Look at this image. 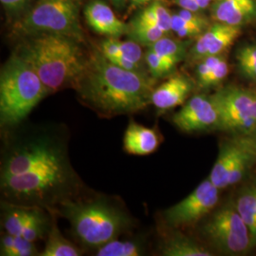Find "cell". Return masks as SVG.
<instances>
[{"instance_id": "8992f818", "label": "cell", "mask_w": 256, "mask_h": 256, "mask_svg": "<svg viewBox=\"0 0 256 256\" xmlns=\"http://www.w3.org/2000/svg\"><path fill=\"white\" fill-rule=\"evenodd\" d=\"M24 37L58 34L84 41L79 0H37L16 26Z\"/></svg>"}, {"instance_id": "1f68e13d", "label": "cell", "mask_w": 256, "mask_h": 256, "mask_svg": "<svg viewBox=\"0 0 256 256\" xmlns=\"http://www.w3.org/2000/svg\"><path fill=\"white\" fill-rule=\"evenodd\" d=\"M228 74H229V64H228V62L225 60V58H222L220 63L212 70V72L210 74L206 82L204 84L203 88H210V86L218 84L224 79H226Z\"/></svg>"}, {"instance_id": "f1b7e54d", "label": "cell", "mask_w": 256, "mask_h": 256, "mask_svg": "<svg viewBox=\"0 0 256 256\" xmlns=\"http://www.w3.org/2000/svg\"><path fill=\"white\" fill-rule=\"evenodd\" d=\"M205 28L194 25L182 18L178 14H173L172 18V32L180 38H192L200 36L205 32Z\"/></svg>"}, {"instance_id": "cb8c5ba5", "label": "cell", "mask_w": 256, "mask_h": 256, "mask_svg": "<svg viewBox=\"0 0 256 256\" xmlns=\"http://www.w3.org/2000/svg\"><path fill=\"white\" fill-rule=\"evenodd\" d=\"M0 256H38V250L34 242H30L26 238L12 236L4 232L0 239Z\"/></svg>"}, {"instance_id": "9c48e42d", "label": "cell", "mask_w": 256, "mask_h": 256, "mask_svg": "<svg viewBox=\"0 0 256 256\" xmlns=\"http://www.w3.org/2000/svg\"><path fill=\"white\" fill-rule=\"evenodd\" d=\"M220 191L210 178L204 180L182 202L165 210V222L172 228L198 223L216 208L220 200Z\"/></svg>"}, {"instance_id": "44dd1931", "label": "cell", "mask_w": 256, "mask_h": 256, "mask_svg": "<svg viewBox=\"0 0 256 256\" xmlns=\"http://www.w3.org/2000/svg\"><path fill=\"white\" fill-rule=\"evenodd\" d=\"M82 252L72 243L70 240L64 238L56 220L52 218V226L46 236V246L42 254V256H79Z\"/></svg>"}, {"instance_id": "83f0119b", "label": "cell", "mask_w": 256, "mask_h": 256, "mask_svg": "<svg viewBox=\"0 0 256 256\" xmlns=\"http://www.w3.org/2000/svg\"><path fill=\"white\" fill-rule=\"evenodd\" d=\"M236 60L241 74L256 82V45L241 48L236 54Z\"/></svg>"}, {"instance_id": "ac0fdd59", "label": "cell", "mask_w": 256, "mask_h": 256, "mask_svg": "<svg viewBox=\"0 0 256 256\" xmlns=\"http://www.w3.org/2000/svg\"><path fill=\"white\" fill-rule=\"evenodd\" d=\"M240 147L232 142L225 144L220 150V156L210 174V180L220 190L229 187L230 173L238 155Z\"/></svg>"}, {"instance_id": "30bf717a", "label": "cell", "mask_w": 256, "mask_h": 256, "mask_svg": "<svg viewBox=\"0 0 256 256\" xmlns=\"http://www.w3.org/2000/svg\"><path fill=\"white\" fill-rule=\"evenodd\" d=\"M176 128L185 133H194L218 128L220 114L212 97L196 95L173 118Z\"/></svg>"}, {"instance_id": "6da1fadb", "label": "cell", "mask_w": 256, "mask_h": 256, "mask_svg": "<svg viewBox=\"0 0 256 256\" xmlns=\"http://www.w3.org/2000/svg\"><path fill=\"white\" fill-rule=\"evenodd\" d=\"M82 187L70 160L64 130L36 126L10 135L0 170L4 202L52 210L80 196Z\"/></svg>"}, {"instance_id": "ffe728a7", "label": "cell", "mask_w": 256, "mask_h": 256, "mask_svg": "<svg viewBox=\"0 0 256 256\" xmlns=\"http://www.w3.org/2000/svg\"><path fill=\"white\" fill-rule=\"evenodd\" d=\"M162 254L164 256H212L210 250L198 242L180 234L168 238L162 245Z\"/></svg>"}, {"instance_id": "d4e9b609", "label": "cell", "mask_w": 256, "mask_h": 256, "mask_svg": "<svg viewBox=\"0 0 256 256\" xmlns=\"http://www.w3.org/2000/svg\"><path fill=\"white\" fill-rule=\"evenodd\" d=\"M128 32L129 40H132L140 46H151L156 42L166 36V32L156 26L140 22L134 19L130 24Z\"/></svg>"}, {"instance_id": "d590c367", "label": "cell", "mask_w": 256, "mask_h": 256, "mask_svg": "<svg viewBox=\"0 0 256 256\" xmlns=\"http://www.w3.org/2000/svg\"><path fill=\"white\" fill-rule=\"evenodd\" d=\"M174 3L182 10H187L191 12H200L202 10L200 5L196 0H174Z\"/></svg>"}, {"instance_id": "d6986e66", "label": "cell", "mask_w": 256, "mask_h": 256, "mask_svg": "<svg viewBox=\"0 0 256 256\" xmlns=\"http://www.w3.org/2000/svg\"><path fill=\"white\" fill-rule=\"evenodd\" d=\"M236 210L246 223L252 236V247H256V180L250 183L234 203Z\"/></svg>"}, {"instance_id": "4316f807", "label": "cell", "mask_w": 256, "mask_h": 256, "mask_svg": "<svg viewBox=\"0 0 256 256\" xmlns=\"http://www.w3.org/2000/svg\"><path fill=\"white\" fill-rule=\"evenodd\" d=\"M144 59L148 68V72L154 79H160L172 74L176 66V64L172 61L156 54L150 48H148L146 52Z\"/></svg>"}, {"instance_id": "9a60e30c", "label": "cell", "mask_w": 256, "mask_h": 256, "mask_svg": "<svg viewBox=\"0 0 256 256\" xmlns=\"http://www.w3.org/2000/svg\"><path fill=\"white\" fill-rule=\"evenodd\" d=\"M256 10L254 0H218L212 6V16L218 23L241 27Z\"/></svg>"}, {"instance_id": "ab89813d", "label": "cell", "mask_w": 256, "mask_h": 256, "mask_svg": "<svg viewBox=\"0 0 256 256\" xmlns=\"http://www.w3.org/2000/svg\"><path fill=\"white\" fill-rule=\"evenodd\" d=\"M151 1H152V2H153V1H162V2H164V0H151Z\"/></svg>"}, {"instance_id": "8d00e7d4", "label": "cell", "mask_w": 256, "mask_h": 256, "mask_svg": "<svg viewBox=\"0 0 256 256\" xmlns=\"http://www.w3.org/2000/svg\"><path fill=\"white\" fill-rule=\"evenodd\" d=\"M130 1H131V5L134 7H142L152 2L151 0H130Z\"/></svg>"}, {"instance_id": "74e56055", "label": "cell", "mask_w": 256, "mask_h": 256, "mask_svg": "<svg viewBox=\"0 0 256 256\" xmlns=\"http://www.w3.org/2000/svg\"><path fill=\"white\" fill-rule=\"evenodd\" d=\"M198 2V4L200 5V7L202 10H206L210 6L212 0H196Z\"/></svg>"}, {"instance_id": "d6a6232c", "label": "cell", "mask_w": 256, "mask_h": 256, "mask_svg": "<svg viewBox=\"0 0 256 256\" xmlns=\"http://www.w3.org/2000/svg\"><path fill=\"white\" fill-rule=\"evenodd\" d=\"M234 142L245 149L254 160H256V129L248 134L240 135Z\"/></svg>"}, {"instance_id": "f35d334b", "label": "cell", "mask_w": 256, "mask_h": 256, "mask_svg": "<svg viewBox=\"0 0 256 256\" xmlns=\"http://www.w3.org/2000/svg\"><path fill=\"white\" fill-rule=\"evenodd\" d=\"M111 1H112L113 4H114L116 7H118V8L124 7V4H126V0H111Z\"/></svg>"}, {"instance_id": "7402d4cb", "label": "cell", "mask_w": 256, "mask_h": 256, "mask_svg": "<svg viewBox=\"0 0 256 256\" xmlns=\"http://www.w3.org/2000/svg\"><path fill=\"white\" fill-rule=\"evenodd\" d=\"M144 242L140 240H111L96 250L98 256H140L146 252Z\"/></svg>"}, {"instance_id": "603a6c76", "label": "cell", "mask_w": 256, "mask_h": 256, "mask_svg": "<svg viewBox=\"0 0 256 256\" xmlns=\"http://www.w3.org/2000/svg\"><path fill=\"white\" fill-rule=\"evenodd\" d=\"M172 18L173 14H171L162 1H153L135 19L142 23L156 26L166 34H169L172 32Z\"/></svg>"}, {"instance_id": "836d02e7", "label": "cell", "mask_w": 256, "mask_h": 256, "mask_svg": "<svg viewBox=\"0 0 256 256\" xmlns=\"http://www.w3.org/2000/svg\"><path fill=\"white\" fill-rule=\"evenodd\" d=\"M178 14L182 18L187 20L188 22L192 23L194 25L203 28L205 30L209 27V20L206 16L200 14V12H191V10H182Z\"/></svg>"}, {"instance_id": "7c38bea8", "label": "cell", "mask_w": 256, "mask_h": 256, "mask_svg": "<svg viewBox=\"0 0 256 256\" xmlns=\"http://www.w3.org/2000/svg\"><path fill=\"white\" fill-rule=\"evenodd\" d=\"M84 18L98 34L110 38L128 36L130 25L120 20L110 6L102 0H92L84 8Z\"/></svg>"}, {"instance_id": "52a82bcc", "label": "cell", "mask_w": 256, "mask_h": 256, "mask_svg": "<svg viewBox=\"0 0 256 256\" xmlns=\"http://www.w3.org/2000/svg\"><path fill=\"white\" fill-rule=\"evenodd\" d=\"M203 234L214 247L224 254L240 256L252 248L250 230L236 204L226 205L216 212L204 225Z\"/></svg>"}, {"instance_id": "3957f363", "label": "cell", "mask_w": 256, "mask_h": 256, "mask_svg": "<svg viewBox=\"0 0 256 256\" xmlns=\"http://www.w3.org/2000/svg\"><path fill=\"white\" fill-rule=\"evenodd\" d=\"M16 54L32 66L50 93L72 86L86 66L80 42L58 34L25 37Z\"/></svg>"}, {"instance_id": "277c9868", "label": "cell", "mask_w": 256, "mask_h": 256, "mask_svg": "<svg viewBox=\"0 0 256 256\" xmlns=\"http://www.w3.org/2000/svg\"><path fill=\"white\" fill-rule=\"evenodd\" d=\"M56 210L68 220L75 238L92 250L119 238L134 225L124 207L104 198L88 200L78 196L52 210Z\"/></svg>"}, {"instance_id": "7a4b0ae2", "label": "cell", "mask_w": 256, "mask_h": 256, "mask_svg": "<svg viewBox=\"0 0 256 256\" xmlns=\"http://www.w3.org/2000/svg\"><path fill=\"white\" fill-rule=\"evenodd\" d=\"M153 79L147 72L112 64L98 48L88 57L74 88L88 108L101 117L112 118L134 114L151 104Z\"/></svg>"}, {"instance_id": "f546056e", "label": "cell", "mask_w": 256, "mask_h": 256, "mask_svg": "<svg viewBox=\"0 0 256 256\" xmlns=\"http://www.w3.org/2000/svg\"><path fill=\"white\" fill-rule=\"evenodd\" d=\"M240 147V150L238 152V156L234 160V164L232 165V171L230 173L229 187L238 184L239 182L242 180L244 174L246 173L248 162L254 160L252 156L248 153L245 149Z\"/></svg>"}, {"instance_id": "5b68a950", "label": "cell", "mask_w": 256, "mask_h": 256, "mask_svg": "<svg viewBox=\"0 0 256 256\" xmlns=\"http://www.w3.org/2000/svg\"><path fill=\"white\" fill-rule=\"evenodd\" d=\"M50 94L32 66L14 54L0 74V124L4 129L19 126Z\"/></svg>"}, {"instance_id": "e0dca14e", "label": "cell", "mask_w": 256, "mask_h": 256, "mask_svg": "<svg viewBox=\"0 0 256 256\" xmlns=\"http://www.w3.org/2000/svg\"><path fill=\"white\" fill-rule=\"evenodd\" d=\"M99 50L106 58L124 57L144 68L146 54H144L142 46L132 40L120 41L118 38L108 37L102 42Z\"/></svg>"}, {"instance_id": "4dcf8cb0", "label": "cell", "mask_w": 256, "mask_h": 256, "mask_svg": "<svg viewBox=\"0 0 256 256\" xmlns=\"http://www.w3.org/2000/svg\"><path fill=\"white\" fill-rule=\"evenodd\" d=\"M222 58H223L222 56L216 55V56H209L202 60L196 70L198 82L200 88H203L204 84L206 82L210 74L212 72V70L220 63Z\"/></svg>"}, {"instance_id": "4fadbf2b", "label": "cell", "mask_w": 256, "mask_h": 256, "mask_svg": "<svg viewBox=\"0 0 256 256\" xmlns=\"http://www.w3.org/2000/svg\"><path fill=\"white\" fill-rule=\"evenodd\" d=\"M192 84L186 76L178 74L155 88L151 104L160 111L173 110L183 104L192 92Z\"/></svg>"}, {"instance_id": "e575fe53", "label": "cell", "mask_w": 256, "mask_h": 256, "mask_svg": "<svg viewBox=\"0 0 256 256\" xmlns=\"http://www.w3.org/2000/svg\"><path fill=\"white\" fill-rule=\"evenodd\" d=\"M32 0H1V3L10 14H20L27 9Z\"/></svg>"}, {"instance_id": "ba28073f", "label": "cell", "mask_w": 256, "mask_h": 256, "mask_svg": "<svg viewBox=\"0 0 256 256\" xmlns=\"http://www.w3.org/2000/svg\"><path fill=\"white\" fill-rule=\"evenodd\" d=\"M212 98L220 114L218 128L240 135L256 129V93L230 86Z\"/></svg>"}, {"instance_id": "484cf974", "label": "cell", "mask_w": 256, "mask_h": 256, "mask_svg": "<svg viewBox=\"0 0 256 256\" xmlns=\"http://www.w3.org/2000/svg\"><path fill=\"white\" fill-rule=\"evenodd\" d=\"M149 48L176 64H180L186 55L185 43L166 36L149 46Z\"/></svg>"}, {"instance_id": "2e32d148", "label": "cell", "mask_w": 256, "mask_h": 256, "mask_svg": "<svg viewBox=\"0 0 256 256\" xmlns=\"http://www.w3.org/2000/svg\"><path fill=\"white\" fill-rule=\"evenodd\" d=\"M36 208L2 202V226L4 232L12 236H21L23 230L32 218Z\"/></svg>"}, {"instance_id": "5bb4252c", "label": "cell", "mask_w": 256, "mask_h": 256, "mask_svg": "<svg viewBox=\"0 0 256 256\" xmlns=\"http://www.w3.org/2000/svg\"><path fill=\"white\" fill-rule=\"evenodd\" d=\"M160 144V137L153 128H146L131 120L124 138V151L133 156L153 154Z\"/></svg>"}, {"instance_id": "8fae6325", "label": "cell", "mask_w": 256, "mask_h": 256, "mask_svg": "<svg viewBox=\"0 0 256 256\" xmlns=\"http://www.w3.org/2000/svg\"><path fill=\"white\" fill-rule=\"evenodd\" d=\"M240 27L218 23L202 34L191 52L192 60L202 61L209 56L221 55L238 40Z\"/></svg>"}]
</instances>
